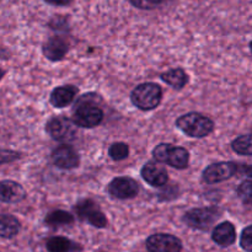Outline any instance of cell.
<instances>
[{"label":"cell","instance_id":"4316f807","mask_svg":"<svg viewBox=\"0 0 252 252\" xmlns=\"http://www.w3.org/2000/svg\"><path fill=\"white\" fill-rule=\"evenodd\" d=\"M238 174L240 176H248L252 179V165L238 164Z\"/></svg>","mask_w":252,"mask_h":252},{"label":"cell","instance_id":"484cf974","mask_svg":"<svg viewBox=\"0 0 252 252\" xmlns=\"http://www.w3.org/2000/svg\"><path fill=\"white\" fill-rule=\"evenodd\" d=\"M240 246L244 251L252 252V225L246 226L241 233Z\"/></svg>","mask_w":252,"mask_h":252},{"label":"cell","instance_id":"9c48e42d","mask_svg":"<svg viewBox=\"0 0 252 252\" xmlns=\"http://www.w3.org/2000/svg\"><path fill=\"white\" fill-rule=\"evenodd\" d=\"M107 191L116 199H130L138 196L139 185L130 177H116L108 184Z\"/></svg>","mask_w":252,"mask_h":252},{"label":"cell","instance_id":"cb8c5ba5","mask_svg":"<svg viewBox=\"0 0 252 252\" xmlns=\"http://www.w3.org/2000/svg\"><path fill=\"white\" fill-rule=\"evenodd\" d=\"M129 1L137 9L153 10L164 5L167 0H129Z\"/></svg>","mask_w":252,"mask_h":252},{"label":"cell","instance_id":"e0dca14e","mask_svg":"<svg viewBox=\"0 0 252 252\" xmlns=\"http://www.w3.org/2000/svg\"><path fill=\"white\" fill-rule=\"evenodd\" d=\"M189 153L182 147H171L165 164L175 167V169L184 170L189 166Z\"/></svg>","mask_w":252,"mask_h":252},{"label":"cell","instance_id":"f1b7e54d","mask_svg":"<svg viewBox=\"0 0 252 252\" xmlns=\"http://www.w3.org/2000/svg\"><path fill=\"white\" fill-rule=\"evenodd\" d=\"M44 1L54 6H66V5H70L74 0H44Z\"/></svg>","mask_w":252,"mask_h":252},{"label":"cell","instance_id":"ac0fdd59","mask_svg":"<svg viewBox=\"0 0 252 252\" xmlns=\"http://www.w3.org/2000/svg\"><path fill=\"white\" fill-rule=\"evenodd\" d=\"M21 224L19 219L10 214H1L0 217V235L2 239H12L19 234Z\"/></svg>","mask_w":252,"mask_h":252},{"label":"cell","instance_id":"7a4b0ae2","mask_svg":"<svg viewBox=\"0 0 252 252\" xmlns=\"http://www.w3.org/2000/svg\"><path fill=\"white\" fill-rule=\"evenodd\" d=\"M162 100V89L155 83H143L135 86L130 101L142 111L155 110Z\"/></svg>","mask_w":252,"mask_h":252},{"label":"cell","instance_id":"44dd1931","mask_svg":"<svg viewBox=\"0 0 252 252\" xmlns=\"http://www.w3.org/2000/svg\"><path fill=\"white\" fill-rule=\"evenodd\" d=\"M231 149L239 155L252 157V133L251 134L240 135L231 143Z\"/></svg>","mask_w":252,"mask_h":252},{"label":"cell","instance_id":"30bf717a","mask_svg":"<svg viewBox=\"0 0 252 252\" xmlns=\"http://www.w3.org/2000/svg\"><path fill=\"white\" fill-rule=\"evenodd\" d=\"M52 160L54 165L62 170L75 169L80 164V158L70 145H61L52 153Z\"/></svg>","mask_w":252,"mask_h":252},{"label":"cell","instance_id":"ffe728a7","mask_svg":"<svg viewBox=\"0 0 252 252\" xmlns=\"http://www.w3.org/2000/svg\"><path fill=\"white\" fill-rule=\"evenodd\" d=\"M164 83L169 84L174 89H184L185 85L189 83V76L182 70L181 68H175L171 70H167L160 75Z\"/></svg>","mask_w":252,"mask_h":252},{"label":"cell","instance_id":"5b68a950","mask_svg":"<svg viewBox=\"0 0 252 252\" xmlns=\"http://www.w3.org/2000/svg\"><path fill=\"white\" fill-rule=\"evenodd\" d=\"M74 211L81 221H85V223L90 224L97 229H103L107 226V218L93 199L79 201L74 207Z\"/></svg>","mask_w":252,"mask_h":252},{"label":"cell","instance_id":"52a82bcc","mask_svg":"<svg viewBox=\"0 0 252 252\" xmlns=\"http://www.w3.org/2000/svg\"><path fill=\"white\" fill-rule=\"evenodd\" d=\"M238 174V164L233 161H220L212 164L203 170L202 179L207 184H218Z\"/></svg>","mask_w":252,"mask_h":252},{"label":"cell","instance_id":"2e32d148","mask_svg":"<svg viewBox=\"0 0 252 252\" xmlns=\"http://www.w3.org/2000/svg\"><path fill=\"white\" fill-rule=\"evenodd\" d=\"M48 252H80L81 246L64 236H53L46 241Z\"/></svg>","mask_w":252,"mask_h":252},{"label":"cell","instance_id":"4fadbf2b","mask_svg":"<svg viewBox=\"0 0 252 252\" xmlns=\"http://www.w3.org/2000/svg\"><path fill=\"white\" fill-rule=\"evenodd\" d=\"M212 240L220 248H229L236 240L235 226L230 221H223L213 229Z\"/></svg>","mask_w":252,"mask_h":252},{"label":"cell","instance_id":"6da1fadb","mask_svg":"<svg viewBox=\"0 0 252 252\" xmlns=\"http://www.w3.org/2000/svg\"><path fill=\"white\" fill-rule=\"evenodd\" d=\"M176 127L191 138H204L214 130V122L197 112H189L176 120Z\"/></svg>","mask_w":252,"mask_h":252},{"label":"cell","instance_id":"8fae6325","mask_svg":"<svg viewBox=\"0 0 252 252\" xmlns=\"http://www.w3.org/2000/svg\"><path fill=\"white\" fill-rule=\"evenodd\" d=\"M142 177L145 182L153 187H162L169 181V174L166 170L155 162H147L142 169Z\"/></svg>","mask_w":252,"mask_h":252},{"label":"cell","instance_id":"83f0119b","mask_svg":"<svg viewBox=\"0 0 252 252\" xmlns=\"http://www.w3.org/2000/svg\"><path fill=\"white\" fill-rule=\"evenodd\" d=\"M20 155L17 154V153H14V152H9V150H2L1 153V162L2 164H5V162L7 161H12V160L17 159Z\"/></svg>","mask_w":252,"mask_h":252},{"label":"cell","instance_id":"7c38bea8","mask_svg":"<svg viewBox=\"0 0 252 252\" xmlns=\"http://www.w3.org/2000/svg\"><path fill=\"white\" fill-rule=\"evenodd\" d=\"M69 49L68 42L59 36L49 37L43 44V54L51 62H58L65 57Z\"/></svg>","mask_w":252,"mask_h":252},{"label":"cell","instance_id":"5bb4252c","mask_svg":"<svg viewBox=\"0 0 252 252\" xmlns=\"http://www.w3.org/2000/svg\"><path fill=\"white\" fill-rule=\"evenodd\" d=\"M78 93V88H75L74 85L58 86L52 91L51 96H49V102L56 108H64L73 102Z\"/></svg>","mask_w":252,"mask_h":252},{"label":"cell","instance_id":"ba28073f","mask_svg":"<svg viewBox=\"0 0 252 252\" xmlns=\"http://www.w3.org/2000/svg\"><path fill=\"white\" fill-rule=\"evenodd\" d=\"M145 246L149 252H181L184 249L182 241L177 236L165 233L150 235Z\"/></svg>","mask_w":252,"mask_h":252},{"label":"cell","instance_id":"3957f363","mask_svg":"<svg viewBox=\"0 0 252 252\" xmlns=\"http://www.w3.org/2000/svg\"><path fill=\"white\" fill-rule=\"evenodd\" d=\"M220 217L221 213L217 207H204V208H193L186 212L182 217V220L187 226L194 230L207 231Z\"/></svg>","mask_w":252,"mask_h":252},{"label":"cell","instance_id":"f546056e","mask_svg":"<svg viewBox=\"0 0 252 252\" xmlns=\"http://www.w3.org/2000/svg\"><path fill=\"white\" fill-rule=\"evenodd\" d=\"M250 49H251V53H252V41H251V43H250Z\"/></svg>","mask_w":252,"mask_h":252},{"label":"cell","instance_id":"d4e9b609","mask_svg":"<svg viewBox=\"0 0 252 252\" xmlns=\"http://www.w3.org/2000/svg\"><path fill=\"white\" fill-rule=\"evenodd\" d=\"M171 144H166V143H161V144L157 145L153 150V157L157 160L158 162H166L167 155H169L170 148H171Z\"/></svg>","mask_w":252,"mask_h":252},{"label":"cell","instance_id":"7402d4cb","mask_svg":"<svg viewBox=\"0 0 252 252\" xmlns=\"http://www.w3.org/2000/svg\"><path fill=\"white\" fill-rule=\"evenodd\" d=\"M108 155L115 161L125 160L129 155V147H128V144H126L123 142L113 143L110 147V149H108Z\"/></svg>","mask_w":252,"mask_h":252},{"label":"cell","instance_id":"277c9868","mask_svg":"<svg viewBox=\"0 0 252 252\" xmlns=\"http://www.w3.org/2000/svg\"><path fill=\"white\" fill-rule=\"evenodd\" d=\"M89 96V95H88ZM84 100L78 101L71 120L81 128H95L103 121V112L98 106L91 102L84 96Z\"/></svg>","mask_w":252,"mask_h":252},{"label":"cell","instance_id":"d6986e66","mask_svg":"<svg viewBox=\"0 0 252 252\" xmlns=\"http://www.w3.org/2000/svg\"><path fill=\"white\" fill-rule=\"evenodd\" d=\"M74 217L66 211H62V209H57V211L51 212L47 214L44 218V223L51 228H61V226H69L74 224Z\"/></svg>","mask_w":252,"mask_h":252},{"label":"cell","instance_id":"8992f818","mask_svg":"<svg viewBox=\"0 0 252 252\" xmlns=\"http://www.w3.org/2000/svg\"><path fill=\"white\" fill-rule=\"evenodd\" d=\"M46 130L54 140L61 143L71 142L78 134V126L66 117H54L47 123Z\"/></svg>","mask_w":252,"mask_h":252},{"label":"cell","instance_id":"603a6c76","mask_svg":"<svg viewBox=\"0 0 252 252\" xmlns=\"http://www.w3.org/2000/svg\"><path fill=\"white\" fill-rule=\"evenodd\" d=\"M238 197L246 206H252V180H245L238 187Z\"/></svg>","mask_w":252,"mask_h":252},{"label":"cell","instance_id":"9a60e30c","mask_svg":"<svg viewBox=\"0 0 252 252\" xmlns=\"http://www.w3.org/2000/svg\"><path fill=\"white\" fill-rule=\"evenodd\" d=\"M26 197L24 187L11 180H4L0 184V198L4 203H19Z\"/></svg>","mask_w":252,"mask_h":252}]
</instances>
